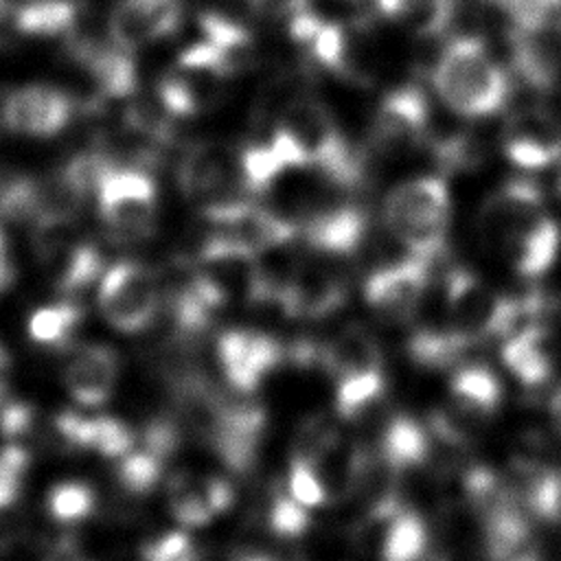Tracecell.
Wrapping results in <instances>:
<instances>
[{
	"label": "cell",
	"mask_w": 561,
	"mask_h": 561,
	"mask_svg": "<svg viewBox=\"0 0 561 561\" xmlns=\"http://www.w3.org/2000/svg\"><path fill=\"white\" fill-rule=\"evenodd\" d=\"M484 243L495 250L522 278H537L559 254L561 228L546 210L543 195L528 180L500 186L478 215Z\"/></svg>",
	"instance_id": "6da1fadb"
},
{
	"label": "cell",
	"mask_w": 561,
	"mask_h": 561,
	"mask_svg": "<svg viewBox=\"0 0 561 561\" xmlns=\"http://www.w3.org/2000/svg\"><path fill=\"white\" fill-rule=\"evenodd\" d=\"M438 99L462 118H484L502 110L508 77L482 37L458 35L443 48L432 70Z\"/></svg>",
	"instance_id": "7a4b0ae2"
},
{
	"label": "cell",
	"mask_w": 561,
	"mask_h": 561,
	"mask_svg": "<svg viewBox=\"0 0 561 561\" xmlns=\"http://www.w3.org/2000/svg\"><path fill=\"white\" fill-rule=\"evenodd\" d=\"M381 219L405 254L434 261L445 250L449 226L445 180L440 175H421L397 184L383 199Z\"/></svg>",
	"instance_id": "3957f363"
},
{
	"label": "cell",
	"mask_w": 561,
	"mask_h": 561,
	"mask_svg": "<svg viewBox=\"0 0 561 561\" xmlns=\"http://www.w3.org/2000/svg\"><path fill=\"white\" fill-rule=\"evenodd\" d=\"M294 145L302 169L318 171L331 186L353 188L362 180V160L351 151L331 112L313 99L289 101L274 123Z\"/></svg>",
	"instance_id": "277c9868"
},
{
	"label": "cell",
	"mask_w": 561,
	"mask_h": 561,
	"mask_svg": "<svg viewBox=\"0 0 561 561\" xmlns=\"http://www.w3.org/2000/svg\"><path fill=\"white\" fill-rule=\"evenodd\" d=\"M96 204L110 239L127 243L156 230L158 188L149 169L116 162L96 188Z\"/></svg>",
	"instance_id": "5b68a950"
},
{
	"label": "cell",
	"mask_w": 561,
	"mask_h": 561,
	"mask_svg": "<svg viewBox=\"0 0 561 561\" xmlns=\"http://www.w3.org/2000/svg\"><path fill=\"white\" fill-rule=\"evenodd\" d=\"M202 215L213 228V234H219L256 256L289 245L300 232L296 221L241 197L204 204Z\"/></svg>",
	"instance_id": "8992f818"
},
{
	"label": "cell",
	"mask_w": 561,
	"mask_h": 561,
	"mask_svg": "<svg viewBox=\"0 0 561 561\" xmlns=\"http://www.w3.org/2000/svg\"><path fill=\"white\" fill-rule=\"evenodd\" d=\"M337 256L309 252L294 261L276 305L291 318H324L340 309L346 300V274Z\"/></svg>",
	"instance_id": "52a82bcc"
},
{
	"label": "cell",
	"mask_w": 561,
	"mask_h": 561,
	"mask_svg": "<svg viewBox=\"0 0 561 561\" xmlns=\"http://www.w3.org/2000/svg\"><path fill=\"white\" fill-rule=\"evenodd\" d=\"M99 307L103 318L118 331L145 329L160 307V280L156 272L134 259L118 261L101 276Z\"/></svg>",
	"instance_id": "ba28073f"
},
{
	"label": "cell",
	"mask_w": 561,
	"mask_h": 561,
	"mask_svg": "<svg viewBox=\"0 0 561 561\" xmlns=\"http://www.w3.org/2000/svg\"><path fill=\"white\" fill-rule=\"evenodd\" d=\"M265 425V408L252 401L248 392H241V397L217 394L213 425L206 436L228 469L245 473L259 456Z\"/></svg>",
	"instance_id": "9c48e42d"
},
{
	"label": "cell",
	"mask_w": 561,
	"mask_h": 561,
	"mask_svg": "<svg viewBox=\"0 0 561 561\" xmlns=\"http://www.w3.org/2000/svg\"><path fill=\"white\" fill-rule=\"evenodd\" d=\"M430 123L432 110L427 96L414 85L397 88L381 99L375 112L370 147L383 158L427 147Z\"/></svg>",
	"instance_id": "30bf717a"
},
{
	"label": "cell",
	"mask_w": 561,
	"mask_h": 561,
	"mask_svg": "<svg viewBox=\"0 0 561 561\" xmlns=\"http://www.w3.org/2000/svg\"><path fill=\"white\" fill-rule=\"evenodd\" d=\"M430 263L405 254L403 259L375 270L364 283V300L383 322H408L425 298Z\"/></svg>",
	"instance_id": "8fae6325"
},
{
	"label": "cell",
	"mask_w": 561,
	"mask_h": 561,
	"mask_svg": "<svg viewBox=\"0 0 561 561\" xmlns=\"http://www.w3.org/2000/svg\"><path fill=\"white\" fill-rule=\"evenodd\" d=\"M502 149L519 169H546L561 160V121L543 105L522 107L504 123Z\"/></svg>",
	"instance_id": "7c38bea8"
},
{
	"label": "cell",
	"mask_w": 561,
	"mask_h": 561,
	"mask_svg": "<svg viewBox=\"0 0 561 561\" xmlns=\"http://www.w3.org/2000/svg\"><path fill=\"white\" fill-rule=\"evenodd\" d=\"M0 114L4 127L13 134L48 138L59 134L72 121L75 101L68 92L55 85L33 83L9 92Z\"/></svg>",
	"instance_id": "4fadbf2b"
},
{
	"label": "cell",
	"mask_w": 561,
	"mask_h": 561,
	"mask_svg": "<svg viewBox=\"0 0 561 561\" xmlns=\"http://www.w3.org/2000/svg\"><path fill=\"white\" fill-rule=\"evenodd\" d=\"M217 355L228 383L237 392H254L259 383L283 362V344L254 329H230L219 335Z\"/></svg>",
	"instance_id": "5bb4252c"
},
{
	"label": "cell",
	"mask_w": 561,
	"mask_h": 561,
	"mask_svg": "<svg viewBox=\"0 0 561 561\" xmlns=\"http://www.w3.org/2000/svg\"><path fill=\"white\" fill-rule=\"evenodd\" d=\"M241 182L239 153L224 142H197L188 147L178 162V186L188 199H206V204L226 199V191Z\"/></svg>",
	"instance_id": "9a60e30c"
},
{
	"label": "cell",
	"mask_w": 561,
	"mask_h": 561,
	"mask_svg": "<svg viewBox=\"0 0 561 561\" xmlns=\"http://www.w3.org/2000/svg\"><path fill=\"white\" fill-rule=\"evenodd\" d=\"M182 24V0H116L107 18L110 39L134 50L173 35Z\"/></svg>",
	"instance_id": "2e32d148"
},
{
	"label": "cell",
	"mask_w": 561,
	"mask_h": 561,
	"mask_svg": "<svg viewBox=\"0 0 561 561\" xmlns=\"http://www.w3.org/2000/svg\"><path fill=\"white\" fill-rule=\"evenodd\" d=\"M300 232L309 250L346 261L364 241L366 215L355 204H327L302 219Z\"/></svg>",
	"instance_id": "e0dca14e"
},
{
	"label": "cell",
	"mask_w": 561,
	"mask_h": 561,
	"mask_svg": "<svg viewBox=\"0 0 561 561\" xmlns=\"http://www.w3.org/2000/svg\"><path fill=\"white\" fill-rule=\"evenodd\" d=\"M169 508L182 526H206L219 513L228 511L234 493L232 486L217 476H197L178 471L169 480Z\"/></svg>",
	"instance_id": "ac0fdd59"
},
{
	"label": "cell",
	"mask_w": 561,
	"mask_h": 561,
	"mask_svg": "<svg viewBox=\"0 0 561 561\" xmlns=\"http://www.w3.org/2000/svg\"><path fill=\"white\" fill-rule=\"evenodd\" d=\"M118 375V355L107 344H81L72 348L64 366V383L83 405L103 403Z\"/></svg>",
	"instance_id": "d6986e66"
},
{
	"label": "cell",
	"mask_w": 561,
	"mask_h": 561,
	"mask_svg": "<svg viewBox=\"0 0 561 561\" xmlns=\"http://www.w3.org/2000/svg\"><path fill=\"white\" fill-rule=\"evenodd\" d=\"M502 362L526 388H539L552 377V337L541 322H528L506 335Z\"/></svg>",
	"instance_id": "ffe728a7"
},
{
	"label": "cell",
	"mask_w": 561,
	"mask_h": 561,
	"mask_svg": "<svg viewBox=\"0 0 561 561\" xmlns=\"http://www.w3.org/2000/svg\"><path fill=\"white\" fill-rule=\"evenodd\" d=\"M57 436L72 449H94L105 458H123L134 447L131 430L107 414L81 416L64 412L55 421Z\"/></svg>",
	"instance_id": "44dd1931"
},
{
	"label": "cell",
	"mask_w": 561,
	"mask_h": 561,
	"mask_svg": "<svg viewBox=\"0 0 561 561\" xmlns=\"http://www.w3.org/2000/svg\"><path fill=\"white\" fill-rule=\"evenodd\" d=\"M320 366L335 379L383 370V353L377 337L362 324H346L322 344Z\"/></svg>",
	"instance_id": "7402d4cb"
},
{
	"label": "cell",
	"mask_w": 561,
	"mask_h": 561,
	"mask_svg": "<svg viewBox=\"0 0 561 561\" xmlns=\"http://www.w3.org/2000/svg\"><path fill=\"white\" fill-rule=\"evenodd\" d=\"M50 285L61 296H77L85 291L99 276H103V254L92 241L77 239L64 250L42 259Z\"/></svg>",
	"instance_id": "603a6c76"
},
{
	"label": "cell",
	"mask_w": 561,
	"mask_h": 561,
	"mask_svg": "<svg viewBox=\"0 0 561 561\" xmlns=\"http://www.w3.org/2000/svg\"><path fill=\"white\" fill-rule=\"evenodd\" d=\"M379 454L394 471H405L412 467H421L432 451L430 430L408 414H397L388 421L381 438Z\"/></svg>",
	"instance_id": "cb8c5ba5"
},
{
	"label": "cell",
	"mask_w": 561,
	"mask_h": 561,
	"mask_svg": "<svg viewBox=\"0 0 561 561\" xmlns=\"http://www.w3.org/2000/svg\"><path fill=\"white\" fill-rule=\"evenodd\" d=\"M451 394L460 405V412L473 419H489L502 405V383L497 375L484 364L456 366L451 381Z\"/></svg>",
	"instance_id": "d4e9b609"
},
{
	"label": "cell",
	"mask_w": 561,
	"mask_h": 561,
	"mask_svg": "<svg viewBox=\"0 0 561 561\" xmlns=\"http://www.w3.org/2000/svg\"><path fill=\"white\" fill-rule=\"evenodd\" d=\"M85 15L83 0H26L15 11V28L24 35L68 37Z\"/></svg>",
	"instance_id": "484cf974"
},
{
	"label": "cell",
	"mask_w": 561,
	"mask_h": 561,
	"mask_svg": "<svg viewBox=\"0 0 561 561\" xmlns=\"http://www.w3.org/2000/svg\"><path fill=\"white\" fill-rule=\"evenodd\" d=\"M473 344L447 327H421L408 340L410 359L427 370L460 366L462 355Z\"/></svg>",
	"instance_id": "4316f807"
},
{
	"label": "cell",
	"mask_w": 561,
	"mask_h": 561,
	"mask_svg": "<svg viewBox=\"0 0 561 561\" xmlns=\"http://www.w3.org/2000/svg\"><path fill=\"white\" fill-rule=\"evenodd\" d=\"M377 9L416 35L432 37L451 28L456 0H377Z\"/></svg>",
	"instance_id": "83f0119b"
},
{
	"label": "cell",
	"mask_w": 561,
	"mask_h": 561,
	"mask_svg": "<svg viewBox=\"0 0 561 561\" xmlns=\"http://www.w3.org/2000/svg\"><path fill=\"white\" fill-rule=\"evenodd\" d=\"M381 561H421L427 552V526L412 508H399L388 522L379 543Z\"/></svg>",
	"instance_id": "f1b7e54d"
},
{
	"label": "cell",
	"mask_w": 561,
	"mask_h": 561,
	"mask_svg": "<svg viewBox=\"0 0 561 561\" xmlns=\"http://www.w3.org/2000/svg\"><path fill=\"white\" fill-rule=\"evenodd\" d=\"M83 320L81 305L59 300L35 309L28 318V335L42 346H68Z\"/></svg>",
	"instance_id": "f546056e"
},
{
	"label": "cell",
	"mask_w": 561,
	"mask_h": 561,
	"mask_svg": "<svg viewBox=\"0 0 561 561\" xmlns=\"http://www.w3.org/2000/svg\"><path fill=\"white\" fill-rule=\"evenodd\" d=\"M383 392H386L383 370L340 379L335 381V414L346 421L357 419L375 401H379Z\"/></svg>",
	"instance_id": "4dcf8cb0"
},
{
	"label": "cell",
	"mask_w": 561,
	"mask_h": 561,
	"mask_svg": "<svg viewBox=\"0 0 561 561\" xmlns=\"http://www.w3.org/2000/svg\"><path fill=\"white\" fill-rule=\"evenodd\" d=\"M96 495L85 482H59L48 491L46 508L53 519L64 524H77L92 515Z\"/></svg>",
	"instance_id": "1f68e13d"
},
{
	"label": "cell",
	"mask_w": 561,
	"mask_h": 561,
	"mask_svg": "<svg viewBox=\"0 0 561 561\" xmlns=\"http://www.w3.org/2000/svg\"><path fill=\"white\" fill-rule=\"evenodd\" d=\"M162 462L164 458H160L158 454L149 451V449H138V451H129L121 458L118 467H116V478L121 482V486H125L131 493H149L162 476Z\"/></svg>",
	"instance_id": "d6a6232c"
},
{
	"label": "cell",
	"mask_w": 561,
	"mask_h": 561,
	"mask_svg": "<svg viewBox=\"0 0 561 561\" xmlns=\"http://www.w3.org/2000/svg\"><path fill=\"white\" fill-rule=\"evenodd\" d=\"M267 526L280 539H298L309 530L311 517L307 506L296 502L291 495L276 493L267 511Z\"/></svg>",
	"instance_id": "836d02e7"
},
{
	"label": "cell",
	"mask_w": 561,
	"mask_h": 561,
	"mask_svg": "<svg viewBox=\"0 0 561 561\" xmlns=\"http://www.w3.org/2000/svg\"><path fill=\"white\" fill-rule=\"evenodd\" d=\"M289 495L307 508L322 506L329 497V486L318 467L305 458L294 456L289 467Z\"/></svg>",
	"instance_id": "e575fe53"
},
{
	"label": "cell",
	"mask_w": 561,
	"mask_h": 561,
	"mask_svg": "<svg viewBox=\"0 0 561 561\" xmlns=\"http://www.w3.org/2000/svg\"><path fill=\"white\" fill-rule=\"evenodd\" d=\"M142 561H202V554L186 533L173 530L145 543Z\"/></svg>",
	"instance_id": "d590c367"
},
{
	"label": "cell",
	"mask_w": 561,
	"mask_h": 561,
	"mask_svg": "<svg viewBox=\"0 0 561 561\" xmlns=\"http://www.w3.org/2000/svg\"><path fill=\"white\" fill-rule=\"evenodd\" d=\"M18 502H20V484L0 480V550L9 548L20 535L22 515H20Z\"/></svg>",
	"instance_id": "8d00e7d4"
},
{
	"label": "cell",
	"mask_w": 561,
	"mask_h": 561,
	"mask_svg": "<svg viewBox=\"0 0 561 561\" xmlns=\"http://www.w3.org/2000/svg\"><path fill=\"white\" fill-rule=\"evenodd\" d=\"M265 0H202L199 11L215 13L234 24L250 26V22L263 11Z\"/></svg>",
	"instance_id": "74e56055"
},
{
	"label": "cell",
	"mask_w": 561,
	"mask_h": 561,
	"mask_svg": "<svg viewBox=\"0 0 561 561\" xmlns=\"http://www.w3.org/2000/svg\"><path fill=\"white\" fill-rule=\"evenodd\" d=\"M33 419H35V412L28 403L7 399V397L0 401V436L4 438L24 436L31 430Z\"/></svg>",
	"instance_id": "f35d334b"
},
{
	"label": "cell",
	"mask_w": 561,
	"mask_h": 561,
	"mask_svg": "<svg viewBox=\"0 0 561 561\" xmlns=\"http://www.w3.org/2000/svg\"><path fill=\"white\" fill-rule=\"evenodd\" d=\"M180 443V432L175 423L167 419H156L151 421L145 432H142V447L158 454L160 458H167L173 454V449Z\"/></svg>",
	"instance_id": "ab89813d"
},
{
	"label": "cell",
	"mask_w": 561,
	"mask_h": 561,
	"mask_svg": "<svg viewBox=\"0 0 561 561\" xmlns=\"http://www.w3.org/2000/svg\"><path fill=\"white\" fill-rule=\"evenodd\" d=\"M28 451L15 443H9L0 449V480L20 484L24 471L28 469Z\"/></svg>",
	"instance_id": "60d3db41"
},
{
	"label": "cell",
	"mask_w": 561,
	"mask_h": 561,
	"mask_svg": "<svg viewBox=\"0 0 561 561\" xmlns=\"http://www.w3.org/2000/svg\"><path fill=\"white\" fill-rule=\"evenodd\" d=\"M22 2H26V0H0V48L11 42L13 33H18L15 11Z\"/></svg>",
	"instance_id": "b9f144b4"
},
{
	"label": "cell",
	"mask_w": 561,
	"mask_h": 561,
	"mask_svg": "<svg viewBox=\"0 0 561 561\" xmlns=\"http://www.w3.org/2000/svg\"><path fill=\"white\" fill-rule=\"evenodd\" d=\"M46 561H81V559H79V554H77V550L70 541H61Z\"/></svg>",
	"instance_id": "7bdbcfd3"
},
{
	"label": "cell",
	"mask_w": 561,
	"mask_h": 561,
	"mask_svg": "<svg viewBox=\"0 0 561 561\" xmlns=\"http://www.w3.org/2000/svg\"><path fill=\"white\" fill-rule=\"evenodd\" d=\"M15 280V265L11 261L0 263V294L7 291Z\"/></svg>",
	"instance_id": "ee69618b"
},
{
	"label": "cell",
	"mask_w": 561,
	"mask_h": 561,
	"mask_svg": "<svg viewBox=\"0 0 561 561\" xmlns=\"http://www.w3.org/2000/svg\"><path fill=\"white\" fill-rule=\"evenodd\" d=\"M9 355L7 351L0 346V401L4 399L7 394V375H9Z\"/></svg>",
	"instance_id": "f6af8a7d"
},
{
	"label": "cell",
	"mask_w": 561,
	"mask_h": 561,
	"mask_svg": "<svg viewBox=\"0 0 561 561\" xmlns=\"http://www.w3.org/2000/svg\"><path fill=\"white\" fill-rule=\"evenodd\" d=\"M550 414H552L554 425H557L559 432H561V386L550 394Z\"/></svg>",
	"instance_id": "bcb514c9"
},
{
	"label": "cell",
	"mask_w": 561,
	"mask_h": 561,
	"mask_svg": "<svg viewBox=\"0 0 561 561\" xmlns=\"http://www.w3.org/2000/svg\"><path fill=\"white\" fill-rule=\"evenodd\" d=\"M4 261H9V241H7V234L0 226V263H4Z\"/></svg>",
	"instance_id": "7dc6e473"
},
{
	"label": "cell",
	"mask_w": 561,
	"mask_h": 561,
	"mask_svg": "<svg viewBox=\"0 0 561 561\" xmlns=\"http://www.w3.org/2000/svg\"><path fill=\"white\" fill-rule=\"evenodd\" d=\"M554 195H557V199L561 202V173H559V178H557V182H554Z\"/></svg>",
	"instance_id": "c3c4849f"
}]
</instances>
